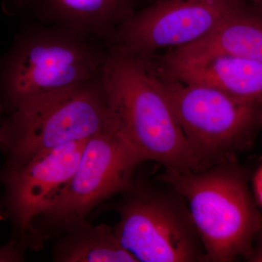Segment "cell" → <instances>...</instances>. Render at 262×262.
Instances as JSON below:
<instances>
[{
    "label": "cell",
    "mask_w": 262,
    "mask_h": 262,
    "mask_svg": "<svg viewBox=\"0 0 262 262\" xmlns=\"http://www.w3.org/2000/svg\"><path fill=\"white\" fill-rule=\"evenodd\" d=\"M101 81L114 123L143 162L198 171L162 81L146 57L112 47Z\"/></svg>",
    "instance_id": "cell-1"
},
{
    "label": "cell",
    "mask_w": 262,
    "mask_h": 262,
    "mask_svg": "<svg viewBox=\"0 0 262 262\" xmlns=\"http://www.w3.org/2000/svg\"><path fill=\"white\" fill-rule=\"evenodd\" d=\"M108 52L89 39L34 22L0 57L3 114L46 95L100 78Z\"/></svg>",
    "instance_id": "cell-2"
},
{
    "label": "cell",
    "mask_w": 262,
    "mask_h": 262,
    "mask_svg": "<svg viewBox=\"0 0 262 262\" xmlns=\"http://www.w3.org/2000/svg\"><path fill=\"white\" fill-rule=\"evenodd\" d=\"M158 179L187 202L205 261L250 259L262 216L233 160L201 171L165 170Z\"/></svg>",
    "instance_id": "cell-3"
},
{
    "label": "cell",
    "mask_w": 262,
    "mask_h": 262,
    "mask_svg": "<svg viewBox=\"0 0 262 262\" xmlns=\"http://www.w3.org/2000/svg\"><path fill=\"white\" fill-rule=\"evenodd\" d=\"M112 122L101 77L32 100L3 114L2 168L27 162L46 150L87 140Z\"/></svg>",
    "instance_id": "cell-4"
},
{
    "label": "cell",
    "mask_w": 262,
    "mask_h": 262,
    "mask_svg": "<svg viewBox=\"0 0 262 262\" xmlns=\"http://www.w3.org/2000/svg\"><path fill=\"white\" fill-rule=\"evenodd\" d=\"M142 162L112 120L86 141L70 179L33 221L26 236L29 248H41L46 239L58 237L103 202L127 190Z\"/></svg>",
    "instance_id": "cell-5"
},
{
    "label": "cell",
    "mask_w": 262,
    "mask_h": 262,
    "mask_svg": "<svg viewBox=\"0 0 262 262\" xmlns=\"http://www.w3.org/2000/svg\"><path fill=\"white\" fill-rule=\"evenodd\" d=\"M158 76L198 171L232 161L262 132V97H238L206 84Z\"/></svg>",
    "instance_id": "cell-6"
},
{
    "label": "cell",
    "mask_w": 262,
    "mask_h": 262,
    "mask_svg": "<svg viewBox=\"0 0 262 262\" xmlns=\"http://www.w3.org/2000/svg\"><path fill=\"white\" fill-rule=\"evenodd\" d=\"M122 194L114 232L138 262L206 261L189 208L178 193L134 182Z\"/></svg>",
    "instance_id": "cell-7"
},
{
    "label": "cell",
    "mask_w": 262,
    "mask_h": 262,
    "mask_svg": "<svg viewBox=\"0 0 262 262\" xmlns=\"http://www.w3.org/2000/svg\"><path fill=\"white\" fill-rule=\"evenodd\" d=\"M241 8L234 0H158L135 12L110 40L120 51L151 56L200 40Z\"/></svg>",
    "instance_id": "cell-8"
},
{
    "label": "cell",
    "mask_w": 262,
    "mask_h": 262,
    "mask_svg": "<svg viewBox=\"0 0 262 262\" xmlns=\"http://www.w3.org/2000/svg\"><path fill=\"white\" fill-rule=\"evenodd\" d=\"M87 140L43 151L23 164L0 170V220L11 222L16 234L13 239L26 246L33 221L68 182Z\"/></svg>",
    "instance_id": "cell-9"
},
{
    "label": "cell",
    "mask_w": 262,
    "mask_h": 262,
    "mask_svg": "<svg viewBox=\"0 0 262 262\" xmlns=\"http://www.w3.org/2000/svg\"><path fill=\"white\" fill-rule=\"evenodd\" d=\"M12 12L28 13L37 23L80 37L111 39L135 13V0H12Z\"/></svg>",
    "instance_id": "cell-10"
},
{
    "label": "cell",
    "mask_w": 262,
    "mask_h": 262,
    "mask_svg": "<svg viewBox=\"0 0 262 262\" xmlns=\"http://www.w3.org/2000/svg\"><path fill=\"white\" fill-rule=\"evenodd\" d=\"M158 75L188 83L206 84L245 98L262 97V61L231 55H214L178 63H156Z\"/></svg>",
    "instance_id": "cell-11"
},
{
    "label": "cell",
    "mask_w": 262,
    "mask_h": 262,
    "mask_svg": "<svg viewBox=\"0 0 262 262\" xmlns=\"http://www.w3.org/2000/svg\"><path fill=\"white\" fill-rule=\"evenodd\" d=\"M231 55L262 61V15L239 8L200 40L169 50L160 63H185Z\"/></svg>",
    "instance_id": "cell-12"
},
{
    "label": "cell",
    "mask_w": 262,
    "mask_h": 262,
    "mask_svg": "<svg viewBox=\"0 0 262 262\" xmlns=\"http://www.w3.org/2000/svg\"><path fill=\"white\" fill-rule=\"evenodd\" d=\"M53 250L57 262H138L120 244L113 227L84 220L58 237Z\"/></svg>",
    "instance_id": "cell-13"
},
{
    "label": "cell",
    "mask_w": 262,
    "mask_h": 262,
    "mask_svg": "<svg viewBox=\"0 0 262 262\" xmlns=\"http://www.w3.org/2000/svg\"><path fill=\"white\" fill-rule=\"evenodd\" d=\"M26 249L23 244L12 239L5 246H0V262L23 261Z\"/></svg>",
    "instance_id": "cell-14"
},
{
    "label": "cell",
    "mask_w": 262,
    "mask_h": 262,
    "mask_svg": "<svg viewBox=\"0 0 262 262\" xmlns=\"http://www.w3.org/2000/svg\"><path fill=\"white\" fill-rule=\"evenodd\" d=\"M253 187L256 201L262 208V165L253 176Z\"/></svg>",
    "instance_id": "cell-15"
},
{
    "label": "cell",
    "mask_w": 262,
    "mask_h": 262,
    "mask_svg": "<svg viewBox=\"0 0 262 262\" xmlns=\"http://www.w3.org/2000/svg\"><path fill=\"white\" fill-rule=\"evenodd\" d=\"M246 9L262 15V0H234Z\"/></svg>",
    "instance_id": "cell-16"
},
{
    "label": "cell",
    "mask_w": 262,
    "mask_h": 262,
    "mask_svg": "<svg viewBox=\"0 0 262 262\" xmlns=\"http://www.w3.org/2000/svg\"><path fill=\"white\" fill-rule=\"evenodd\" d=\"M250 261L262 262V241L256 248H253Z\"/></svg>",
    "instance_id": "cell-17"
},
{
    "label": "cell",
    "mask_w": 262,
    "mask_h": 262,
    "mask_svg": "<svg viewBox=\"0 0 262 262\" xmlns=\"http://www.w3.org/2000/svg\"><path fill=\"white\" fill-rule=\"evenodd\" d=\"M3 108L2 107L1 105H0V127H1L2 122H3Z\"/></svg>",
    "instance_id": "cell-18"
},
{
    "label": "cell",
    "mask_w": 262,
    "mask_h": 262,
    "mask_svg": "<svg viewBox=\"0 0 262 262\" xmlns=\"http://www.w3.org/2000/svg\"><path fill=\"white\" fill-rule=\"evenodd\" d=\"M258 235L261 236V241H262V225L261 229H260L259 232H258Z\"/></svg>",
    "instance_id": "cell-19"
}]
</instances>
